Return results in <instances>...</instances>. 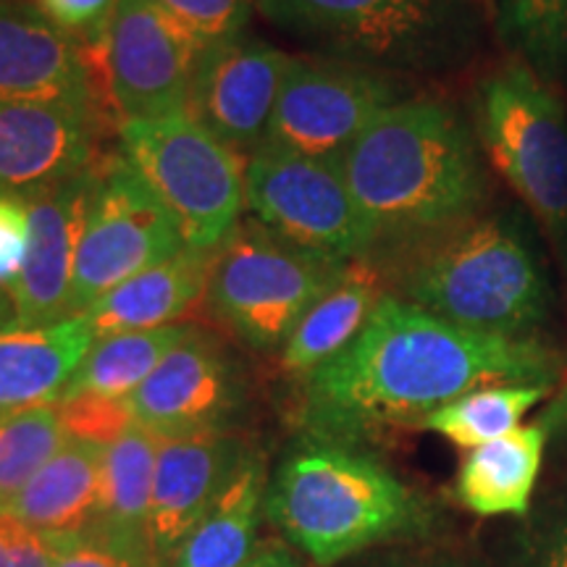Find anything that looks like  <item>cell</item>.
I'll return each instance as SVG.
<instances>
[{"instance_id": "cell-29", "label": "cell", "mask_w": 567, "mask_h": 567, "mask_svg": "<svg viewBox=\"0 0 567 567\" xmlns=\"http://www.w3.org/2000/svg\"><path fill=\"white\" fill-rule=\"evenodd\" d=\"M66 442L55 402L0 417V507L9 505Z\"/></svg>"}, {"instance_id": "cell-4", "label": "cell", "mask_w": 567, "mask_h": 567, "mask_svg": "<svg viewBox=\"0 0 567 567\" xmlns=\"http://www.w3.org/2000/svg\"><path fill=\"white\" fill-rule=\"evenodd\" d=\"M268 523L316 565L421 536L434 515L421 494L402 484L360 444L305 434L284 452L266 488Z\"/></svg>"}, {"instance_id": "cell-20", "label": "cell", "mask_w": 567, "mask_h": 567, "mask_svg": "<svg viewBox=\"0 0 567 567\" xmlns=\"http://www.w3.org/2000/svg\"><path fill=\"white\" fill-rule=\"evenodd\" d=\"M95 342L82 316L0 334V417L53 405Z\"/></svg>"}, {"instance_id": "cell-3", "label": "cell", "mask_w": 567, "mask_h": 567, "mask_svg": "<svg viewBox=\"0 0 567 567\" xmlns=\"http://www.w3.org/2000/svg\"><path fill=\"white\" fill-rule=\"evenodd\" d=\"M381 271L389 295L484 334L536 337L551 313L547 268L517 210L478 213L402 243Z\"/></svg>"}, {"instance_id": "cell-19", "label": "cell", "mask_w": 567, "mask_h": 567, "mask_svg": "<svg viewBox=\"0 0 567 567\" xmlns=\"http://www.w3.org/2000/svg\"><path fill=\"white\" fill-rule=\"evenodd\" d=\"M216 252L182 250L118 284L80 316L95 339L172 326L208 292Z\"/></svg>"}, {"instance_id": "cell-14", "label": "cell", "mask_w": 567, "mask_h": 567, "mask_svg": "<svg viewBox=\"0 0 567 567\" xmlns=\"http://www.w3.org/2000/svg\"><path fill=\"white\" fill-rule=\"evenodd\" d=\"M247 402L245 368L221 339L195 329L130 396L134 421L155 436L229 431Z\"/></svg>"}, {"instance_id": "cell-12", "label": "cell", "mask_w": 567, "mask_h": 567, "mask_svg": "<svg viewBox=\"0 0 567 567\" xmlns=\"http://www.w3.org/2000/svg\"><path fill=\"white\" fill-rule=\"evenodd\" d=\"M402 101L392 74L331 59H292L264 147L339 163L354 140Z\"/></svg>"}, {"instance_id": "cell-11", "label": "cell", "mask_w": 567, "mask_h": 567, "mask_svg": "<svg viewBox=\"0 0 567 567\" xmlns=\"http://www.w3.org/2000/svg\"><path fill=\"white\" fill-rule=\"evenodd\" d=\"M105 113L122 126L187 109L200 51L155 0H118L101 48H82Z\"/></svg>"}, {"instance_id": "cell-25", "label": "cell", "mask_w": 567, "mask_h": 567, "mask_svg": "<svg viewBox=\"0 0 567 567\" xmlns=\"http://www.w3.org/2000/svg\"><path fill=\"white\" fill-rule=\"evenodd\" d=\"M195 326L172 323L151 331H126L95 339L82 363L69 379L63 396L101 394L113 400H130L145 384L166 354L193 337Z\"/></svg>"}, {"instance_id": "cell-23", "label": "cell", "mask_w": 567, "mask_h": 567, "mask_svg": "<svg viewBox=\"0 0 567 567\" xmlns=\"http://www.w3.org/2000/svg\"><path fill=\"white\" fill-rule=\"evenodd\" d=\"M266 460L247 450L221 494L184 536L166 567H243L255 555L266 513Z\"/></svg>"}, {"instance_id": "cell-36", "label": "cell", "mask_w": 567, "mask_h": 567, "mask_svg": "<svg viewBox=\"0 0 567 567\" xmlns=\"http://www.w3.org/2000/svg\"><path fill=\"white\" fill-rule=\"evenodd\" d=\"M526 567H567V505L536 536Z\"/></svg>"}, {"instance_id": "cell-21", "label": "cell", "mask_w": 567, "mask_h": 567, "mask_svg": "<svg viewBox=\"0 0 567 567\" xmlns=\"http://www.w3.org/2000/svg\"><path fill=\"white\" fill-rule=\"evenodd\" d=\"M103 463V444L69 439L0 509L42 534L80 536L101 520Z\"/></svg>"}, {"instance_id": "cell-32", "label": "cell", "mask_w": 567, "mask_h": 567, "mask_svg": "<svg viewBox=\"0 0 567 567\" xmlns=\"http://www.w3.org/2000/svg\"><path fill=\"white\" fill-rule=\"evenodd\" d=\"M55 410H59L61 425L69 439L103 446L116 442L137 423L132 415L130 400H113V396L101 394L63 396L55 402Z\"/></svg>"}, {"instance_id": "cell-8", "label": "cell", "mask_w": 567, "mask_h": 567, "mask_svg": "<svg viewBox=\"0 0 567 567\" xmlns=\"http://www.w3.org/2000/svg\"><path fill=\"white\" fill-rule=\"evenodd\" d=\"M347 264L297 250L258 221H239L216 252L208 310L252 350H281Z\"/></svg>"}, {"instance_id": "cell-1", "label": "cell", "mask_w": 567, "mask_h": 567, "mask_svg": "<svg viewBox=\"0 0 567 567\" xmlns=\"http://www.w3.org/2000/svg\"><path fill=\"white\" fill-rule=\"evenodd\" d=\"M563 365L544 339L463 329L386 292L354 342L305 379L300 415L308 434L363 444L473 389L555 386Z\"/></svg>"}, {"instance_id": "cell-16", "label": "cell", "mask_w": 567, "mask_h": 567, "mask_svg": "<svg viewBox=\"0 0 567 567\" xmlns=\"http://www.w3.org/2000/svg\"><path fill=\"white\" fill-rule=\"evenodd\" d=\"M87 193L90 168L24 197L30 210V243L19 279L9 289L19 326H51L74 318L71 289Z\"/></svg>"}, {"instance_id": "cell-7", "label": "cell", "mask_w": 567, "mask_h": 567, "mask_svg": "<svg viewBox=\"0 0 567 567\" xmlns=\"http://www.w3.org/2000/svg\"><path fill=\"white\" fill-rule=\"evenodd\" d=\"M122 155L174 218L187 250H218L245 208L243 158L187 111L118 126Z\"/></svg>"}, {"instance_id": "cell-34", "label": "cell", "mask_w": 567, "mask_h": 567, "mask_svg": "<svg viewBox=\"0 0 567 567\" xmlns=\"http://www.w3.org/2000/svg\"><path fill=\"white\" fill-rule=\"evenodd\" d=\"M63 542L0 509V567H53Z\"/></svg>"}, {"instance_id": "cell-24", "label": "cell", "mask_w": 567, "mask_h": 567, "mask_svg": "<svg viewBox=\"0 0 567 567\" xmlns=\"http://www.w3.org/2000/svg\"><path fill=\"white\" fill-rule=\"evenodd\" d=\"M547 442L536 421L467 452L455 484L460 505L484 517L526 515Z\"/></svg>"}, {"instance_id": "cell-2", "label": "cell", "mask_w": 567, "mask_h": 567, "mask_svg": "<svg viewBox=\"0 0 567 567\" xmlns=\"http://www.w3.org/2000/svg\"><path fill=\"white\" fill-rule=\"evenodd\" d=\"M339 166L379 245H402L467 221L488 200L476 134L439 101L394 103L354 140Z\"/></svg>"}, {"instance_id": "cell-6", "label": "cell", "mask_w": 567, "mask_h": 567, "mask_svg": "<svg viewBox=\"0 0 567 567\" xmlns=\"http://www.w3.org/2000/svg\"><path fill=\"white\" fill-rule=\"evenodd\" d=\"M476 140L488 163L567 255V111L528 61L513 59L478 82Z\"/></svg>"}, {"instance_id": "cell-26", "label": "cell", "mask_w": 567, "mask_h": 567, "mask_svg": "<svg viewBox=\"0 0 567 567\" xmlns=\"http://www.w3.org/2000/svg\"><path fill=\"white\" fill-rule=\"evenodd\" d=\"M161 436L134 423L126 434L105 446L103 499L97 526L124 536L147 538V515Z\"/></svg>"}, {"instance_id": "cell-17", "label": "cell", "mask_w": 567, "mask_h": 567, "mask_svg": "<svg viewBox=\"0 0 567 567\" xmlns=\"http://www.w3.org/2000/svg\"><path fill=\"white\" fill-rule=\"evenodd\" d=\"M250 446L231 431L161 436L147 515V542L161 567L213 505Z\"/></svg>"}, {"instance_id": "cell-35", "label": "cell", "mask_w": 567, "mask_h": 567, "mask_svg": "<svg viewBox=\"0 0 567 567\" xmlns=\"http://www.w3.org/2000/svg\"><path fill=\"white\" fill-rule=\"evenodd\" d=\"M30 243V210L21 195L0 193V289L17 284Z\"/></svg>"}, {"instance_id": "cell-40", "label": "cell", "mask_w": 567, "mask_h": 567, "mask_svg": "<svg viewBox=\"0 0 567 567\" xmlns=\"http://www.w3.org/2000/svg\"><path fill=\"white\" fill-rule=\"evenodd\" d=\"M17 305L11 300V292H3V289H0V334L9 329H17Z\"/></svg>"}, {"instance_id": "cell-5", "label": "cell", "mask_w": 567, "mask_h": 567, "mask_svg": "<svg viewBox=\"0 0 567 567\" xmlns=\"http://www.w3.org/2000/svg\"><path fill=\"white\" fill-rule=\"evenodd\" d=\"M258 13L318 59L384 74L463 69L484 40L476 0H258Z\"/></svg>"}, {"instance_id": "cell-31", "label": "cell", "mask_w": 567, "mask_h": 567, "mask_svg": "<svg viewBox=\"0 0 567 567\" xmlns=\"http://www.w3.org/2000/svg\"><path fill=\"white\" fill-rule=\"evenodd\" d=\"M53 567H161L145 536H124L92 526L63 542Z\"/></svg>"}, {"instance_id": "cell-38", "label": "cell", "mask_w": 567, "mask_h": 567, "mask_svg": "<svg viewBox=\"0 0 567 567\" xmlns=\"http://www.w3.org/2000/svg\"><path fill=\"white\" fill-rule=\"evenodd\" d=\"M363 567H467L455 557L444 555H392L381 557L375 563H368Z\"/></svg>"}, {"instance_id": "cell-37", "label": "cell", "mask_w": 567, "mask_h": 567, "mask_svg": "<svg viewBox=\"0 0 567 567\" xmlns=\"http://www.w3.org/2000/svg\"><path fill=\"white\" fill-rule=\"evenodd\" d=\"M538 423H542L544 431H547L549 442L567 444V373H565L563 386L551 394V402L547 405V410L538 415Z\"/></svg>"}, {"instance_id": "cell-15", "label": "cell", "mask_w": 567, "mask_h": 567, "mask_svg": "<svg viewBox=\"0 0 567 567\" xmlns=\"http://www.w3.org/2000/svg\"><path fill=\"white\" fill-rule=\"evenodd\" d=\"M0 101L61 105L97 126L109 122L82 45L32 0H0Z\"/></svg>"}, {"instance_id": "cell-28", "label": "cell", "mask_w": 567, "mask_h": 567, "mask_svg": "<svg viewBox=\"0 0 567 567\" xmlns=\"http://www.w3.org/2000/svg\"><path fill=\"white\" fill-rule=\"evenodd\" d=\"M502 34L549 84L567 80V0H496Z\"/></svg>"}, {"instance_id": "cell-33", "label": "cell", "mask_w": 567, "mask_h": 567, "mask_svg": "<svg viewBox=\"0 0 567 567\" xmlns=\"http://www.w3.org/2000/svg\"><path fill=\"white\" fill-rule=\"evenodd\" d=\"M32 3L82 48H101L118 0H32Z\"/></svg>"}, {"instance_id": "cell-10", "label": "cell", "mask_w": 567, "mask_h": 567, "mask_svg": "<svg viewBox=\"0 0 567 567\" xmlns=\"http://www.w3.org/2000/svg\"><path fill=\"white\" fill-rule=\"evenodd\" d=\"M245 205L287 245L339 264L379 245L339 163L260 147L245 163Z\"/></svg>"}, {"instance_id": "cell-30", "label": "cell", "mask_w": 567, "mask_h": 567, "mask_svg": "<svg viewBox=\"0 0 567 567\" xmlns=\"http://www.w3.org/2000/svg\"><path fill=\"white\" fill-rule=\"evenodd\" d=\"M161 11L195 42L197 51H208L218 42L245 34L258 0H155Z\"/></svg>"}, {"instance_id": "cell-18", "label": "cell", "mask_w": 567, "mask_h": 567, "mask_svg": "<svg viewBox=\"0 0 567 567\" xmlns=\"http://www.w3.org/2000/svg\"><path fill=\"white\" fill-rule=\"evenodd\" d=\"M97 124L42 103L0 101V193L32 195L95 163Z\"/></svg>"}, {"instance_id": "cell-39", "label": "cell", "mask_w": 567, "mask_h": 567, "mask_svg": "<svg viewBox=\"0 0 567 567\" xmlns=\"http://www.w3.org/2000/svg\"><path fill=\"white\" fill-rule=\"evenodd\" d=\"M243 567H302V565L297 563V557L289 549L268 547V549L255 551Z\"/></svg>"}, {"instance_id": "cell-13", "label": "cell", "mask_w": 567, "mask_h": 567, "mask_svg": "<svg viewBox=\"0 0 567 567\" xmlns=\"http://www.w3.org/2000/svg\"><path fill=\"white\" fill-rule=\"evenodd\" d=\"M292 59L247 34L218 42L197 55L184 111L239 158H250L266 145Z\"/></svg>"}, {"instance_id": "cell-27", "label": "cell", "mask_w": 567, "mask_h": 567, "mask_svg": "<svg viewBox=\"0 0 567 567\" xmlns=\"http://www.w3.org/2000/svg\"><path fill=\"white\" fill-rule=\"evenodd\" d=\"M551 389L555 386L542 384L473 389V392L457 396L455 402L431 413L421 423V429L434 431V434L450 439L452 444L463 446V450H476L481 444H488L515 431L523 417L544 396L551 394Z\"/></svg>"}, {"instance_id": "cell-9", "label": "cell", "mask_w": 567, "mask_h": 567, "mask_svg": "<svg viewBox=\"0 0 567 567\" xmlns=\"http://www.w3.org/2000/svg\"><path fill=\"white\" fill-rule=\"evenodd\" d=\"M187 250L174 218L122 153L90 166L71 308L84 313L118 284Z\"/></svg>"}, {"instance_id": "cell-22", "label": "cell", "mask_w": 567, "mask_h": 567, "mask_svg": "<svg viewBox=\"0 0 567 567\" xmlns=\"http://www.w3.org/2000/svg\"><path fill=\"white\" fill-rule=\"evenodd\" d=\"M386 295V276L368 258H354L344 266L334 287L300 318L292 334L279 350L281 373L308 379L363 331L375 305Z\"/></svg>"}]
</instances>
